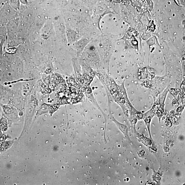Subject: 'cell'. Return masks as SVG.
Segmentation results:
<instances>
[{
  "label": "cell",
  "instance_id": "cell-1",
  "mask_svg": "<svg viewBox=\"0 0 185 185\" xmlns=\"http://www.w3.org/2000/svg\"><path fill=\"white\" fill-rule=\"evenodd\" d=\"M5 42V39L3 36L0 35V54L1 56H2V48L4 42Z\"/></svg>",
  "mask_w": 185,
  "mask_h": 185
},
{
  "label": "cell",
  "instance_id": "cell-2",
  "mask_svg": "<svg viewBox=\"0 0 185 185\" xmlns=\"http://www.w3.org/2000/svg\"><path fill=\"white\" fill-rule=\"evenodd\" d=\"M20 1L22 3L26 4V3H27V0H20Z\"/></svg>",
  "mask_w": 185,
  "mask_h": 185
}]
</instances>
